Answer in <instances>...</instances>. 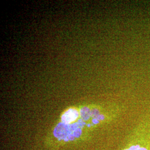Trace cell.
<instances>
[{"instance_id": "6da1fadb", "label": "cell", "mask_w": 150, "mask_h": 150, "mask_svg": "<svg viewBox=\"0 0 150 150\" xmlns=\"http://www.w3.org/2000/svg\"><path fill=\"white\" fill-rule=\"evenodd\" d=\"M80 126L79 122L71 125L59 123L54 130V134L59 139L65 141L72 140L79 137L81 134Z\"/></svg>"}, {"instance_id": "7a4b0ae2", "label": "cell", "mask_w": 150, "mask_h": 150, "mask_svg": "<svg viewBox=\"0 0 150 150\" xmlns=\"http://www.w3.org/2000/svg\"><path fill=\"white\" fill-rule=\"evenodd\" d=\"M79 116V113L75 109H70L67 110L62 116V122L66 124H70L75 121Z\"/></svg>"}, {"instance_id": "3957f363", "label": "cell", "mask_w": 150, "mask_h": 150, "mask_svg": "<svg viewBox=\"0 0 150 150\" xmlns=\"http://www.w3.org/2000/svg\"><path fill=\"white\" fill-rule=\"evenodd\" d=\"M81 113L82 117L85 120H86L87 119H88V117H90V110H88V108H86V107H84L83 109L81 110Z\"/></svg>"}, {"instance_id": "277c9868", "label": "cell", "mask_w": 150, "mask_h": 150, "mask_svg": "<svg viewBox=\"0 0 150 150\" xmlns=\"http://www.w3.org/2000/svg\"><path fill=\"white\" fill-rule=\"evenodd\" d=\"M137 150H146L145 149H144V148H142V149H138Z\"/></svg>"}]
</instances>
